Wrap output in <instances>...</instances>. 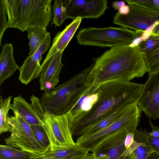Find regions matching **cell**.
Instances as JSON below:
<instances>
[{
	"instance_id": "obj_21",
	"label": "cell",
	"mask_w": 159,
	"mask_h": 159,
	"mask_svg": "<svg viewBox=\"0 0 159 159\" xmlns=\"http://www.w3.org/2000/svg\"><path fill=\"white\" fill-rule=\"evenodd\" d=\"M129 107L121 108L111 113L94 124L83 129L78 134L76 137L83 135H91L104 128L119 118Z\"/></svg>"
},
{
	"instance_id": "obj_30",
	"label": "cell",
	"mask_w": 159,
	"mask_h": 159,
	"mask_svg": "<svg viewBox=\"0 0 159 159\" xmlns=\"http://www.w3.org/2000/svg\"><path fill=\"white\" fill-rule=\"evenodd\" d=\"M6 11L4 0H0V45L4 31L7 28L8 21L6 18Z\"/></svg>"
},
{
	"instance_id": "obj_25",
	"label": "cell",
	"mask_w": 159,
	"mask_h": 159,
	"mask_svg": "<svg viewBox=\"0 0 159 159\" xmlns=\"http://www.w3.org/2000/svg\"><path fill=\"white\" fill-rule=\"evenodd\" d=\"M143 56L149 74L159 71V47Z\"/></svg>"
},
{
	"instance_id": "obj_5",
	"label": "cell",
	"mask_w": 159,
	"mask_h": 159,
	"mask_svg": "<svg viewBox=\"0 0 159 159\" xmlns=\"http://www.w3.org/2000/svg\"><path fill=\"white\" fill-rule=\"evenodd\" d=\"M52 0H17L18 17L13 28L24 32L30 27L46 28L52 18Z\"/></svg>"
},
{
	"instance_id": "obj_18",
	"label": "cell",
	"mask_w": 159,
	"mask_h": 159,
	"mask_svg": "<svg viewBox=\"0 0 159 159\" xmlns=\"http://www.w3.org/2000/svg\"><path fill=\"white\" fill-rule=\"evenodd\" d=\"M148 133L145 129L136 130L134 133V140L137 143L134 151L135 159H159V154L155 152L149 144Z\"/></svg>"
},
{
	"instance_id": "obj_1",
	"label": "cell",
	"mask_w": 159,
	"mask_h": 159,
	"mask_svg": "<svg viewBox=\"0 0 159 159\" xmlns=\"http://www.w3.org/2000/svg\"><path fill=\"white\" fill-rule=\"evenodd\" d=\"M84 83L98 88L109 82L129 81L148 72L143 54L137 44L113 47L95 59Z\"/></svg>"
},
{
	"instance_id": "obj_3",
	"label": "cell",
	"mask_w": 159,
	"mask_h": 159,
	"mask_svg": "<svg viewBox=\"0 0 159 159\" xmlns=\"http://www.w3.org/2000/svg\"><path fill=\"white\" fill-rule=\"evenodd\" d=\"M93 64L50 92H43L40 100L45 112L56 116L69 112L85 88L84 82Z\"/></svg>"
},
{
	"instance_id": "obj_39",
	"label": "cell",
	"mask_w": 159,
	"mask_h": 159,
	"mask_svg": "<svg viewBox=\"0 0 159 159\" xmlns=\"http://www.w3.org/2000/svg\"><path fill=\"white\" fill-rule=\"evenodd\" d=\"M153 1L156 7L159 10V0H153Z\"/></svg>"
},
{
	"instance_id": "obj_34",
	"label": "cell",
	"mask_w": 159,
	"mask_h": 159,
	"mask_svg": "<svg viewBox=\"0 0 159 159\" xmlns=\"http://www.w3.org/2000/svg\"><path fill=\"white\" fill-rule=\"evenodd\" d=\"M150 126L152 129L151 132L148 133V135H150L154 137H157L159 136V126H154L150 120H149Z\"/></svg>"
},
{
	"instance_id": "obj_6",
	"label": "cell",
	"mask_w": 159,
	"mask_h": 159,
	"mask_svg": "<svg viewBox=\"0 0 159 159\" xmlns=\"http://www.w3.org/2000/svg\"><path fill=\"white\" fill-rule=\"evenodd\" d=\"M41 119L44 122L41 126L48 138L51 151L65 149L76 144L71 133L73 118L69 112L61 116L45 112Z\"/></svg>"
},
{
	"instance_id": "obj_28",
	"label": "cell",
	"mask_w": 159,
	"mask_h": 159,
	"mask_svg": "<svg viewBox=\"0 0 159 159\" xmlns=\"http://www.w3.org/2000/svg\"><path fill=\"white\" fill-rule=\"evenodd\" d=\"M4 1L6 14L8 17L7 28H13L18 17L17 0H4Z\"/></svg>"
},
{
	"instance_id": "obj_23",
	"label": "cell",
	"mask_w": 159,
	"mask_h": 159,
	"mask_svg": "<svg viewBox=\"0 0 159 159\" xmlns=\"http://www.w3.org/2000/svg\"><path fill=\"white\" fill-rule=\"evenodd\" d=\"M34 156L7 145H0V159H30Z\"/></svg>"
},
{
	"instance_id": "obj_40",
	"label": "cell",
	"mask_w": 159,
	"mask_h": 159,
	"mask_svg": "<svg viewBox=\"0 0 159 159\" xmlns=\"http://www.w3.org/2000/svg\"><path fill=\"white\" fill-rule=\"evenodd\" d=\"M30 159H44L42 156H34L33 157Z\"/></svg>"
},
{
	"instance_id": "obj_29",
	"label": "cell",
	"mask_w": 159,
	"mask_h": 159,
	"mask_svg": "<svg viewBox=\"0 0 159 159\" xmlns=\"http://www.w3.org/2000/svg\"><path fill=\"white\" fill-rule=\"evenodd\" d=\"M30 126L38 141L44 147L50 148L48 138L42 127L37 125H31Z\"/></svg>"
},
{
	"instance_id": "obj_22",
	"label": "cell",
	"mask_w": 159,
	"mask_h": 159,
	"mask_svg": "<svg viewBox=\"0 0 159 159\" xmlns=\"http://www.w3.org/2000/svg\"><path fill=\"white\" fill-rule=\"evenodd\" d=\"M29 39V56L32 55L40 46L46 38L48 32L46 28L35 27H30L26 30Z\"/></svg>"
},
{
	"instance_id": "obj_31",
	"label": "cell",
	"mask_w": 159,
	"mask_h": 159,
	"mask_svg": "<svg viewBox=\"0 0 159 159\" xmlns=\"http://www.w3.org/2000/svg\"><path fill=\"white\" fill-rule=\"evenodd\" d=\"M31 105L36 113L41 118L44 115V111L41 103L40 99L36 96L32 95L30 98Z\"/></svg>"
},
{
	"instance_id": "obj_7",
	"label": "cell",
	"mask_w": 159,
	"mask_h": 159,
	"mask_svg": "<svg viewBox=\"0 0 159 159\" xmlns=\"http://www.w3.org/2000/svg\"><path fill=\"white\" fill-rule=\"evenodd\" d=\"M11 126L9 137L5 139L7 145L26 152L34 156H41L50 149L44 147L35 138L30 125L21 117L14 114L8 116Z\"/></svg>"
},
{
	"instance_id": "obj_35",
	"label": "cell",
	"mask_w": 159,
	"mask_h": 159,
	"mask_svg": "<svg viewBox=\"0 0 159 159\" xmlns=\"http://www.w3.org/2000/svg\"><path fill=\"white\" fill-rule=\"evenodd\" d=\"M125 5L124 1H115L112 4V7L115 10H119V9L122 6Z\"/></svg>"
},
{
	"instance_id": "obj_36",
	"label": "cell",
	"mask_w": 159,
	"mask_h": 159,
	"mask_svg": "<svg viewBox=\"0 0 159 159\" xmlns=\"http://www.w3.org/2000/svg\"><path fill=\"white\" fill-rule=\"evenodd\" d=\"M129 9L128 5H125L121 7L118 11L121 14H126L128 13Z\"/></svg>"
},
{
	"instance_id": "obj_9",
	"label": "cell",
	"mask_w": 159,
	"mask_h": 159,
	"mask_svg": "<svg viewBox=\"0 0 159 159\" xmlns=\"http://www.w3.org/2000/svg\"><path fill=\"white\" fill-rule=\"evenodd\" d=\"M127 3L129 12L122 14L118 11L113 17L114 24L142 33L159 21V10L152 9L135 3Z\"/></svg>"
},
{
	"instance_id": "obj_15",
	"label": "cell",
	"mask_w": 159,
	"mask_h": 159,
	"mask_svg": "<svg viewBox=\"0 0 159 159\" xmlns=\"http://www.w3.org/2000/svg\"><path fill=\"white\" fill-rule=\"evenodd\" d=\"M81 18H77L68 25L62 31L59 32L56 34L52 42V46L44 61L56 52H63L73 36L81 21Z\"/></svg>"
},
{
	"instance_id": "obj_12",
	"label": "cell",
	"mask_w": 159,
	"mask_h": 159,
	"mask_svg": "<svg viewBox=\"0 0 159 159\" xmlns=\"http://www.w3.org/2000/svg\"><path fill=\"white\" fill-rule=\"evenodd\" d=\"M148 76L137 104L148 118L155 120L159 117V71L149 74Z\"/></svg>"
},
{
	"instance_id": "obj_38",
	"label": "cell",
	"mask_w": 159,
	"mask_h": 159,
	"mask_svg": "<svg viewBox=\"0 0 159 159\" xmlns=\"http://www.w3.org/2000/svg\"><path fill=\"white\" fill-rule=\"evenodd\" d=\"M84 159H96L95 155L92 153H89Z\"/></svg>"
},
{
	"instance_id": "obj_27",
	"label": "cell",
	"mask_w": 159,
	"mask_h": 159,
	"mask_svg": "<svg viewBox=\"0 0 159 159\" xmlns=\"http://www.w3.org/2000/svg\"><path fill=\"white\" fill-rule=\"evenodd\" d=\"M137 44L143 54L153 51L159 47V35L151 33L146 39Z\"/></svg>"
},
{
	"instance_id": "obj_10",
	"label": "cell",
	"mask_w": 159,
	"mask_h": 159,
	"mask_svg": "<svg viewBox=\"0 0 159 159\" xmlns=\"http://www.w3.org/2000/svg\"><path fill=\"white\" fill-rule=\"evenodd\" d=\"M129 132L122 128L105 138L89 150L96 159H135V154L130 155L126 151L125 140Z\"/></svg>"
},
{
	"instance_id": "obj_32",
	"label": "cell",
	"mask_w": 159,
	"mask_h": 159,
	"mask_svg": "<svg viewBox=\"0 0 159 159\" xmlns=\"http://www.w3.org/2000/svg\"><path fill=\"white\" fill-rule=\"evenodd\" d=\"M127 3H133L155 10H159L152 0H126Z\"/></svg>"
},
{
	"instance_id": "obj_33",
	"label": "cell",
	"mask_w": 159,
	"mask_h": 159,
	"mask_svg": "<svg viewBox=\"0 0 159 159\" xmlns=\"http://www.w3.org/2000/svg\"><path fill=\"white\" fill-rule=\"evenodd\" d=\"M147 139L149 144L152 149L159 154V136L154 137L148 135Z\"/></svg>"
},
{
	"instance_id": "obj_2",
	"label": "cell",
	"mask_w": 159,
	"mask_h": 159,
	"mask_svg": "<svg viewBox=\"0 0 159 159\" xmlns=\"http://www.w3.org/2000/svg\"><path fill=\"white\" fill-rule=\"evenodd\" d=\"M143 84L130 81H113L97 88V98L90 109L73 120L72 136L76 137L83 129L97 122L111 113L137 103Z\"/></svg>"
},
{
	"instance_id": "obj_19",
	"label": "cell",
	"mask_w": 159,
	"mask_h": 159,
	"mask_svg": "<svg viewBox=\"0 0 159 159\" xmlns=\"http://www.w3.org/2000/svg\"><path fill=\"white\" fill-rule=\"evenodd\" d=\"M97 88L92 86H86L80 97L69 112L73 120L90 109L97 99Z\"/></svg>"
},
{
	"instance_id": "obj_37",
	"label": "cell",
	"mask_w": 159,
	"mask_h": 159,
	"mask_svg": "<svg viewBox=\"0 0 159 159\" xmlns=\"http://www.w3.org/2000/svg\"><path fill=\"white\" fill-rule=\"evenodd\" d=\"M151 33L159 35V21L154 26Z\"/></svg>"
},
{
	"instance_id": "obj_20",
	"label": "cell",
	"mask_w": 159,
	"mask_h": 159,
	"mask_svg": "<svg viewBox=\"0 0 159 159\" xmlns=\"http://www.w3.org/2000/svg\"><path fill=\"white\" fill-rule=\"evenodd\" d=\"M89 152L87 148L76 143L65 149L54 151L50 149L42 157L44 159H84Z\"/></svg>"
},
{
	"instance_id": "obj_13",
	"label": "cell",
	"mask_w": 159,
	"mask_h": 159,
	"mask_svg": "<svg viewBox=\"0 0 159 159\" xmlns=\"http://www.w3.org/2000/svg\"><path fill=\"white\" fill-rule=\"evenodd\" d=\"M63 52H58L45 61L35 73L34 78L39 76V83L41 90L48 93L57 86L59 75L63 64L61 57Z\"/></svg>"
},
{
	"instance_id": "obj_26",
	"label": "cell",
	"mask_w": 159,
	"mask_h": 159,
	"mask_svg": "<svg viewBox=\"0 0 159 159\" xmlns=\"http://www.w3.org/2000/svg\"><path fill=\"white\" fill-rule=\"evenodd\" d=\"M63 0H55L51 9L53 11V18L52 25L54 24L57 26H61L64 21L67 19L64 11L63 6Z\"/></svg>"
},
{
	"instance_id": "obj_11",
	"label": "cell",
	"mask_w": 159,
	"mask_h": 159,
	"mask_svg": "<svg viewBox=\"0 0 159 159\" xmlns=\"http://www.w3.org/2000/svg\"><path fill=\"white\" fill-rule=\"evenodd\" d=\"M106 0H64L63 6L67 18L97 19L108 8Z\"/></svg>"
},
{
	"instance_id": "obj_4",
	"label": "cell",
	"mask_w": 159,
	"mask_h": 159,
	"mask_svg": "<svg viewBox=\"0 0 159 159\" xmlns=\"http://www.w3.org/2000/svg\"><path fill=\"white\" fill-rule=\"evenodd\" d=\"M139 34L135 31L123 27H88L80 29L76 37L77 43L81 45L111 48L130 45Z\"/></svg>"
},
{
	"instance_id": "obj_14",
	"label": "cell",
	"mask_w": 159,
	"mask_h": 159,
	"mask_svg": "<svg viewBox=\"0 0 159 159\" xmlns=\"http://www.w3.org/2000/svg\"><path fill=\"white\" fill-rule=\"evenodd\" d=\"M51 39L50 33L48 32L46 38L36 51L32 55L29 56L22 65L19 67V79L22 83L27 85L34 79L35 73L41 67L42 55L50 47Z\"/></svg>"
},
{
	"instance_id": "obj_24",
	"label": "cell",
	"mask_w": 159,
	"mask_h": 159,
	"mask_svg": "<svg viewBox=\"0 0 159 159\" xmlns=\"http://www.w3.org/2000/svg\"><path fill=\"white\" fill-rule=\"evenodd\" d=\"M12 96L3 99L0 97V134L10 131L11 126L8 123L7 118L9 110L11 109L10 102Z\"/></svg>"
},
{
	"instance_id": "obj_8",
	"label": "cell",
	"mask_w": 159,
	"mask_h": 159,
	"mask_svg": "<svg viewBox=\"0 0 159 159\" xmlns=\"http://www.w3.org/2000/svg\"><path fill=\"white\" fill-rule=\"evenodd\" d=\"M141 110L137 103L129 107L125 113L106 127L93 134L77 138L75 143L89 150L109 135L122 128H127L134 133L139 123Z\"/></svg>"
},
{
	"instance_id": "obj_17",
	"label": "cell",
	"mask_w": 159,
	"mask_h": 159,
	"mask_svg": "<svg viewBox=\"0 0 159 159\" xmlns=\"http://www.w3.org/2000/svg\"><path fill=\"white\" fill-rule=\"evenodd\" d=\"M12 44L6 43L2 46L0 54V84L19 69L13 55Z\"/></svg>"
},
{
	"instance_id": "obj_16",
	"label": "cell",
	"mask_w": 159,
	"mask_h": 159,
	"mask_svg": "<svg viewBox=\"0 0 159 159\" xmlns=\"http://www.w3.org/2000/svg\"><path fill=\"white\" fill-rule=\"evenodd\" d=\"M11 109L14 114L21 117L30 125L42 126L44 123L34 110L31 104L26 101L20 96L14 98L12 104H11Z\"/></svg>"
}]
</instances>
